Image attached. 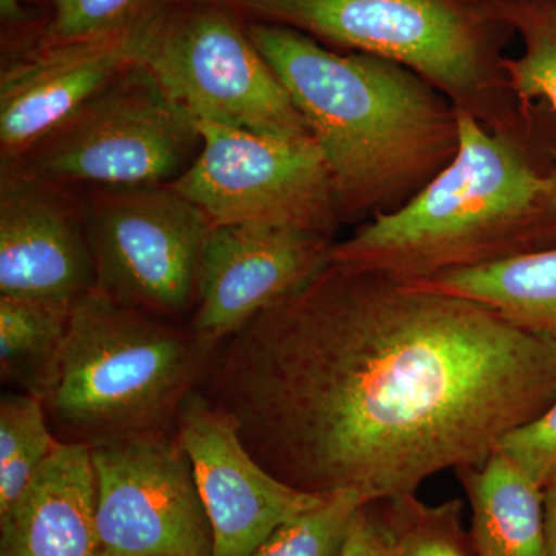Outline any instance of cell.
Masks as SVG:
<instances>
[{"label": "cell", "mask_w": 556, "mask_h": 556, "mask_svg": "<svg viewBox=\"0 0 556 556\" xmlns=\"http://www.w3.org/2000/svg\"><path fill=\"white\" fill-rule=\"evenodd\" d=\"M201 393L285 484L365 501L482 466L556 399V346L471 300L331 262L219 343Z\"/></svg>", "instance_id": "obj_1"}, {"label": "cell", "mask_w": 556, "mask_h": 556, "mask_svg": "<svg viewBox=\"0 0 556 556\" xmlns=\"http://www.w3.org/2000/svg\"><path fill=\"white\" fill-rule=\"evenodd\" d=\"M177 437L192 463L214 535V556H252L270 533L328 495L285 484L251 455L232 417L200 390L179 412Z\"/></svg>", "instance_id": "obj_11"}, {"label": "cell", "mask_w": 556, "mask_h": 556, "mask_svg": "<svg viewBox=\"0 0 556 556\" xmlns=\"http://www.w3.org/2000/svg\"><path fill=\"white\" fill-rule=\"evenodd\" d=\"M281 25L324 46L397 62L486 129L527 141V113L485 0H200Z\"/></svg>", "instance_id": "obj_5"}, {"label": "cell", "mask_w": 556, "mask_h": 556, "mask_svg": "<svg viewBox=\"0 0 556 556\" xmlns=\"http://www.w3.org/2000/svg\"><path fill=\"white\" fill-rule=\"evenodd\" d=\"M90 448L61 442L0 518V556H98Z\"/></svg>", "instance_id": "obj_15"}, {"label": "cell", "mask_w": 556, "mask_h": 556, "mask_svg": "<svg viewBox=\"0 0 556 556\" xmlns=\"http://www.w3.org/2000/svg\"><path fill=\"white\" fill-rule=\"evenodd\" d=\"M415 283L484 305L556 346V248L448 270Z\"/></svg>", "instance_id": "obj_17"}, {"label": "cell", "mask_w": 556, "mask_h": 556, "mask_svg": "<svg viewBox=\"0 0 556 556\" xmlns=\"http://www.w3.org/2000/svg\"><path fill=\"white\" fill-rule=\"evenodd\" d=\"M20 2L21 0H0V9L3 14H13L16 13Z\"/></svg>", "instance_id": "obj_27"}, {"label": "cell", "mask_w": 556, "mask_h": 556, "mask_svg": "<svg viewBox=\"0 0 556 556\" xmlns=\"http://www.w3.org/2000/svg\"><path fill=\"white\" fill-rule=\"evenodd\" d=\"M247 30L308 124L342 225L404 206L455 159L457 110L422 76L281 25L249 22Z\"/></svg>", "instance_id": "obj_2"}, {"label": "cell", "mask_w": 556, "mask_h": 556, "mask_svg": "<svg viewBox=\"0 0 556 556\" xmlns=\"http://www.w3.org/2000/svg\"><path fill=\"white\" fill-rule=\"evenodd\" d=\"M97 289L155 316L193 313L206 215L172 185L87 186L80 192Z\"/></svg>", "instance_id": "obj_8"}, {"label": "cell", "mask_w": 556, "mask_h": 556, "mask_svg": "<svg viewBox=\"0 0 556 556\" xmlns=\"http://www.w3.org/2000/svg\"><path fill=\"white\" fill-rule=\"evenodd\" d=\"M490 14L518 36L521 51L506 58L510 89L529 110L535 101L556 116V0H485ZM536 251L556 248V160L546 172V189L538 207Z\"/></svg>", "instance_id": "obj_18"}, {"label": "cell", "mask_w": 556, "mask_h": 556, "mask_svg": "<svg viewBox=\"0 0 556 556\" xmlns=\"http://www.w3.org/2000/svg\"><path fill=\"white\" fill-rule=\"evenodd\" d=\"M336 240L268 226H212L189 328L219 343L331 262Z\"/></svg>", "instance_id": "obj_13"}, {"label": "cell", "mask_w": 556, "mask_h": 556, "mask_svg": "<svg viewBox=\"0 0 556 556\" xmlns=\"http://www.w3.org/2000/svg\"><path fill=\"white\" fill-rule=\"evenodd\" d=\"M156 7L155 0H53V17L43 33L42 46L130 30Z\"/></svg>", "instance_id": "obj_23"}, {"label": "cell", "mask_w": 556, "mask_h": 556, "mask_svg": "<svg viewBox=\"0 0 556 556\" xmlns=\"http://www.w3.org/2000/svg\"><path fill=\"white\" fill-rule=\"evenodd\" d=\"M142 22L104 38L40 46L30 56L3 70L0 163L20 159L134 64Z\"/></svg>", "instance_id": "obj_14"}, {"label": "cell", "mask_w": 556, "mask_h": 556, "mask_svg": "<svg viewBox=\"0 0 556 556\" xmlns=\"http://www.w3.org/2000/svg\"><path fill=\"white\" fill-rule=\"evenodd\" d=\"M217 343L97 288L70 314L56 390L46 402L61 442L87 447L177 431Z\"/></svg>", "instance_id": "obj_4"}, {"label": "cell", "mask_w": 556, "mask_h": 556, "mask_svg": "<svg viewBox=\"0 0 556 556\" xmlns=\"http://www.w3.org/2000/svg\"><path fill=\"white\" fill-rule=\"evenodd\" d=\"M200 149L192 116L134 62L7 164L76 188L172 185Z\"/></svg>", "instance_id": "obj_7"}, {"label": "cell", "mask_w": 556, "mask_h": 556, "mask_svg": "<svg viewBox=\"0 0 556 556\" xmlns=\"http://www.w3.org/2000/svg\"><path fill=\"white\" fill-rule=\"evenodd\" d=\"M73 308L0 294V378L46 404L60 380Z\"/></svg>", "instance_id": "obj_19"}, {"label": "cell", "mask_w": 556, "mask_h": 556, "mask_svg": "<svg viewBox=\"0 0 556 556\" xmlns=\"http://www.w3.org/2000/svg\"><path fill=\"white\" fill-rule=\"evenodd\" d=\"M0 167V294L73 308L97 288L80 189Z\"/></svg>", "instance_id": "obj_12"}, {"label": "cell", "mask_w": 556, "mask_h": 556, "mask_svg": "<svg viewBox=\"0 0 556 556\" xmlns=\"http://www.w3.org/2000/svg\"><path fill=\"white\" fill-rule=\"evenodd\" d=\"M201 149L172 182L212 226H268L334 240L340 222L327 163L314 139L268 137L195 121Z\"/></svg>", "instance_id": "obj_9"}, {"label": "cell", "mask_w": 556, "mask_h": 556, "mask_svg": "<svg viewBox=\"0 0 556 556\" xmlns=\"http://www.w3.org/2000/svg\"><path fill=\"white\" fill-rule=\"evenodd\" d=\"M135 62L193 121L291 141L314 139L247 25L223 7L200 0L156 7L139 28Z\"/></svg>", "instance_id": "obj_6"}, {"label": "cell", "mask_w": 556, "mask_h": 556, "mask_svg": "<svg viewBox=\"0 0 556 556\" xmlns=\"http://www.w3.org/2000/svg\"><path fill=\"white\" fill-rule=\"evenodd\" d=\"M396 556H478L463 526V501L427 506L416 496L396 497Z\"/></svg>", "instance_id": "obj_22"}, {"label": "cell", "mask_w": 556, "mask_h": 556, "mask_svg": "<svg viewBox=\"0 0 556 556\" xmlns=\"http://www.w3.org/2000/svg\"><path fill=\"white\" fill-rule=\"evenodd\" d=\"M61 444L46 404L30 394L10 391L0 399V518L25 492L39 468Z\"/></svg>", "instance_id": "obj_20"}, {"label": "cell", "mask_w": 556, "mask_h": 556, "mask_svg": "<svg viewBox=\"0 0 556 556\" xmlns=\"http://www.w3.org/2000/svg\"><path fill=\"white\" fill-rule=\"evenodd\" d=\"M98 556H214V535L190 457L172 433L90 448Z\"/></svg>", "instance_id": "obj_10"}, {"label": "cell", "mask_w": 556, "mask_h": 556, "mask_svg": "<svg viewBox=\"0 0 556 556\" xmlns=\"http://www.w3.org/2000/svg\"><path fill=\"white\" fill-rule=\"evenodd\" d=\"M396 501H368L358 510L340 556H396Z\"/></svg>", "instance_id": "obj_25"}, {"label": "cell", "mask_w": 556, "mask_h": 556, "mask_svg": "<svg viewBox=\"0 0 556 556\" xmlns=\"http://www.w3.org/2000/svg\"><path fill=\"white\" fill-rule=\"evenodd\" d=\"M455 159L404 206L368 219L331 260L397 280H426L535 252L538 207L546 172L527 141L486 129L457 112Z\"/></svg>", "instance_id": "obj_3"}, {"label": "cell", "mask_w": 556, "mask_h": 556, "mask_svg": "<svg viewBox=\"0 0 556 556\" xmlns=\"http://www.w3.org/2000/svg\"><path fill=\"white\" fill-rule=\"evenodd\" d=\"M455 475L470 501L478 556H548L543 486L497 450Z\"/></svg>", "instance_id": "obj_16"}, {"label": "cell", "mask_w": 556, "mask_h": 556, "mask_svg": "<svg viewBox=\"0 0 556 556\" xmlns=\"http://www.w3.org/2000/svg\"><path fill=\"white\" fill-rule=\"evenodd\" d=\"M497 452L544 489L556 475V399L543 415L508 433Z\"/></svg>", "instance_id": "obj_24"}, {"label": "cell", "mask_w": 556, "mask_h": 556, "mask_svg": "<svg viewBox=\"0 0 556 556\" xmlns=\"http://www.w3.org/2000/svg\"><path fill=\"white\" fill-rule=\"evenodd\" d=\"M544 526L548 556H556V475L544 486Z\"/></svg>", "instance_id": "obj_26"}, {"label": "cell", "mask_w": 556, "mask_h": 556, "mask_svg": "<svg viewBox=\"0 0 556 556\" xmlns=\"http://www.w3.org/2000/svg\"><path fill=\"white\" fill-rule=\"evenodd\" d=\"M365 503L356 492L331 493L320 506L277 527L252 556H340Z\"/></svg>", "instance_id": "obj_21"}]
</instances>
